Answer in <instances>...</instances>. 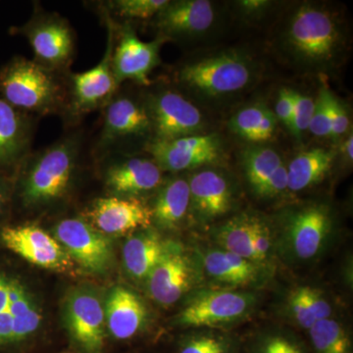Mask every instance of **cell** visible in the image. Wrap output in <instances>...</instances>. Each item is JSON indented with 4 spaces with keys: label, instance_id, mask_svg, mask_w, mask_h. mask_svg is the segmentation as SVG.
<instances>
[{
    "label": "cell",
    "instance_id": "1",
    "mask_svg": "<svg viewBox=\"0 0 353 353\" xmlns=\"http://www.w3.org/2000/svg\"><path fill=\"white\" fill-rule=\"evenodd\" d=\"M278 48L290 64L308 73H328L341 63L347 32L338 13L322 4L303 2L283 23Z\"/></svg>",
    "mask_w": 353,
    "mask_h": 353
},
{
    "label": "cell",
    "instance_id": "2",
    "mask_svg": "<svg viewBox=\"0 0 353 353\" xmlns=\"http://www.w3.org/2000/svg\"><path fill=\"white\" fill-rule=\"evenodd\" d=\"M255 75L252 58L240 50H226L183 65L178 78L197 97L218 99L246 90Z\"/></svg>",
    "mask_w": 353,
    "mask_h": 353
},
{
    "label": "cell",
    "instance_id": "3",
    "mask_svg": "<svg viewBox=\"0 0 353 353\" xmlns=\"http://www.w3.org/2000/svg\"><path fill=\"white\" fill-rule=\"evenodd\" d=\"M0 97L18 110L44 114L60 105L62 90L52 71L16 57L0 71Z\"/></svg>",
    "mask_w": 353,
    "mask_h": 353
},
{
    "label": "cell",
    "instance_id": "4",
    "mask_svg": "<svg viewBox=\"0 0 353 353\" xmlns=\"http://www.w3.org/2000/svg\"><path fill=\"white\" fill-rule=\"evenodd\" d=\"M79 155L78 139H64L39 152L32 160L22 183L26 206L39 205L66 194Z\"/></svg>",
    "mask_w": 353,
    "mask_h": 353
},
{
    "label": "cell",
    "instance_id": "5",
    "mask_svg": "<svg viewBox=\"0 0 353 353\" xmlns=\"http://www.w3.org/2000/svg\"><path fill=\"white\" fill-rule=\"evenodd\" d=\"M43 312L24 283L0 268V353L25 347L41 329Z\"/></svg>",
    "mask_w": 353,
    "mask_h": 353
},
{
    "label": "cell",
    "instance_id": "6",
    "mask_svg": "<svg viewBox=\"0 0 353 353\" xmlns=\"http://www.w3.org/2000/svg\"><path fill=\"white\" fill-rule=\"evenodd\" d=\"M334 231V215L326 204L311 202L285 211L281 220L280 248L290 259L309 261L319 256Z\"/></svg>",
    "mask_w": 353,
    "mask_h": 353
},
{
    "label": "cell",
    "instance_id": "7",
    "mask_svg": "<svg viewBox=\"0 0 353 353\" xmlns=\"http://www.w3.org/2000/svg\"><path fill=\"white\" fill-rule=\"evenodd\" d=\"M256 303L252 292L232 290H199L176 316L182 327L203 328L240 321Z\"/></svg>",
    "mask_w": 353,
    "mask_h": 353
},
{
    "label": "cell",
    "instance_id": "8",
    "mask_svg": "<svg viewBox=\"0 0 353 353\" xmlns=\"http://www.w3.org/2000/svg\"><path fill=\"white\" fill-rule=\"evenodd\" d=\"M64 322L79 353H104L106 339L105 312L94 290H72L64 303Z\"/></svg>",
    "mask_w": 353,
    "mask_h": 353
},
{
    "label": "cell",
    "instance_id": "9",
    "mask_svg": "<svg viewBox=\"0 0 353 353\" xmlns=\"http://www.w3.org/2000/svg\"><path fill=\"white\" fill-rule=\"evenodd\" d=\"M145 108L155 141L203 134L205 121L201 110L179 92L163 90L150 95Z\"/></svg>",
    "mask_w": 353,
    "mask_h": 353
},
{
    "label": "cell",
    "instance_id": "10",
    "mask_svg": "<svg viewBox=\"0 0 353 353\" xmlns=\"http://www.w3.org/2000/svg\"><path fill=\"white\" fill-rule=\"evenodd\" d=\"M162 171L181 172L211 166L220 161L224 150L215 134H199L170 141L152 139L146 146Z\"/></svg>",
    "mask_w": 353,
    "mask_h": 353
},
{
    "label": "cell",
    "instance_id": "11",
    "mask_svg": "<svg viewBox=\"0 0 353 353\" xmlns=\"http://www.w3.org/2000/svg\"><path fill=\"white\" fill-rule=\"evenodd\" d=\"M55 239L72 260L90 273L104 274L113 263V250L108 236L83 219H65L54 229Z\"/></svg>",
    "mask_w": 353,
    "mask_h": 353
},
{
    "label": "cell",
    "instance_id": "12",
    "mask_svg": "<svg viewBox=\"0 0 353 353\" xmlns=\"http://www.w3.org/2000/svg\"><path fill=\"white\" fill-rule=\"evenodd\" d=\"M0 241L29 263L44 269L67 271L73 260L57 239L37 225L6 226L0 230Z\"/></svg>",
    "mask_w": 353,
    "mask_h": 353
},
{
    "label": "cell",
    "instance_id": "13",
    "mask_svg": "<svg viewBox=\"0 0 353 353\" xmlns=\"http://www.w3.org/2000/svg\"><path fill=\"white\" fill-rule=\"evenodd\" d=\"M29 41L37 63L54 72L64 68L74 51V36L67 21L55 14L41 15L21 29Z\"/></svg>",
    "mask_w": 353,
    "mask_h": 353
},
{
    "label": "cell",
    "instance_id": "14",
    "mask_svg": "<svg viewBox=\"0 0 353 353\" xmlns=\"http://www.w3.org/2000/svg\"><path fill=\"white\" fill-rule=\"evenodd\" d=\"M217 7L208 0L169 1L154 17L160 37L169 39H201L218 22Z\"/></svg>",
    "mask_w": 353,
    "mask_h": 353
},
{
    "label": "cell",
    "instance_id": "15",
    "mask_svg": "<svg viewBox=\"0 0 353 353\" xmlns=\"http://www.w3.org/2000/svg\"><path fill=\"white\" fill-rule=\"evenodd\" d=\"M167 41L159 37L152 41H143L129 24L121 27L120 39L114 46L112 69L116 85L126 80L139 85L150 83V74L160 63V48Z\"/></svg>",
    "mask_w": 353,
    "mask_h": 353
},
{
    "label": "cell",
    "instance_id": "16",
    "mask_svg": "<svg viewBox=\"0 0 353 353\" xmlns=\"http://www.w3.org/2000/svg\"><path fill=\"white\" fill-rule=\"evenodd\" d=\"M87 222L104 236H121L148 229L152 225V211L138 199L102 197L92 202L85 212Z\"/></svg>",
    "mask_w": 353,
    "mask_h": 353
},
{
    "label": "cell",
    "instance_id": "17",
    "mask_svg": "<svg viewBox=\"0 0 353 353\" xmlns=\"http://www.w3.org/2000/svg\"><path fill=\"white\" fill-rule=\"evenodd\" d=\"M146 279L153 301L170 306L192 289L196 277L192 262L182 248L167 243L161 259Z\"/></svg>",
    "mask_w": 353,
    "mask_h": 353
},
{
    "label": "cell",
    "instance_id": "18",
    "mask_svg": "<svg viewBox=\"0 0 353 353\" xmlns=\"http://www.w3.org/2000/svg\"><path fill=\"white\" fill-rule=\"evenodd\" d=\"M108 20V46L103 57L94 68L72 76V108L79 115L104 104L118 88L112 69L115 27L109 18Z\"/></svg>",
    "mask_w": 353,
    "mask_h": 353
},
{
    "label": "cell",
    "instance_id": "19",
    "mask_svg": "<svg viewBox=\"0 0 353 353\" xmlns=\"http://www.w3.org/2000/svg\"><path fill=\"white\" fill-rule=\"evenodd\" d=\"M190 213L201 224H208L233 209L234 192L224 174L208 168L190 176Z\"/></svg>",
    "mask_w": 353,
    "mask_h": 353
},
{
    "label": "cell",
    "instance_id": "20",
    "mask_svg": "<svg viewBox=\"0 0 353 353\" xmlns=\"http://www.w3.org/2000/svg\"><path fill=\"white\" fill-rule=\"evenodd\" d=\"M106 329L116 341H128L141 333L148 319V309L138 294L125 287L109 292L105 307Z\"/></svg>",
    "mask_w": 353,
    "mask_h": 353
},
{
    "label": "cell",
    "instance_id": "21",
    "mask_svg": "<svg viewBox=\"0 0 353 353\" xmlns=\"http://www.w3.org/2000/svg\"><path fill=\"white\" fill-rule=\"evenodd\" d=\"M201 257L204 272L216 284L250 287L263 283L268 273V266L243 259L222 248L208 250Z\"/></svg>",
    "mask_w": 353,
    "mask_h": 353
},
{
    "label": "cell",
    "instance_id": "22",
    "mask_svg": "<svg viewBox=\"0 0 353 353\" xmlns=\"http://www.w3.org/2000/svg\"><path fill=\"white\" fill-rule=\"evenodd\" d=\"M161 182V169L148 158H130L112 165L106 173V185L119 197L137 199L157 189Z\"/></svg>",
    "mask_w": 353,
    "mask_h": 353
},
{
    "label": "cell",
    "instance_id": "23",
    "mask_svg": "<svg viewBox=\"0 0 353 353\" xmlns=\"http://www.w3.org/2000/svg\"><path fill=\"white\" fill-rule=\"evenodd\" d=\"M152 131L150 120L145 106L128 97H119L109 102L104 117L101 141L108 145L116 139L139 136Z\"/></svg>",
    "mask_w": 353,
    "mask_h": 353
},
{
    "label": "cell",
    "instance_id": "24",
    "mask_svg": "<svg viewBox=\"0 0 353 353\" xmlns=\"http://www.w3.org/2000/svg\"><path fill=\"white\" fill-rule=\"evenodd\" d=\"M27 118L0 97V167H10L26 154L30 143Z\"/></svg>",
    "mask_w": 353,
    "mask_h": 353
},
{
    "label": "cell",
    "instance_id": "25",
    "mask_svg": "<svg viewBox=\"0 0 353 353\" xmlns=\"http://www.w3.org/2000/svg\"><path fill=\"white\" fill-rule=\"evenodd\" d=\"M166 245L159 234L150 228L128 239L123 246V261L129 275L138 280L148 278L161 259Z\"/></svg>",
    "mask_w": 353,
    "mask_h": 353
},
{
    "label": "cell",
    "instance_id": "26",
    "mask_svg": "<svg viewBox=\"0 0 353 353\" xmlns=\"http://www.w3.org/2000/svg\"><path fill=\"white\" fill-rule=\"evenodd\" d=\"M338 153L326 148H312L297 154L287 166L288 190L301 192L321 182L331 170Z\"/></svg>",
    "mask_w": 353,
    "mask_h": 353
},
{
    "label": "cell",
    "instance_id": "27",
    "mask_svg": "<svg viewBox=\"0 0 353 353\" xmlns=\"http://www.w3.org/2000/svg\"><path fill=\"white\" fill-rule=\"evenodd\" d=\"M152 221L160 229L173 230L182 224L190 212L189 182L176 178L166 183L152 208Z\"/></svg>",
    "mask_w": 353,
    "mask_h": 353
},
{
    "label": "cell",
    "instance_id": "28",
    "mask_svg": "<svg viewBox=\"0 0 353 353\" xmlns=\"http://www.w3.org/2000/svg\"><path fill=\"white\" fill-rule=\"evenodd\" d=\"M288 311L292 319L305 330L333 315V307L324 292L309 285L292 290L288 297Z\"/></svg>",
    "mask_w": 353,
    "mask_h": 353
},
{
    "label": "cell",
    "instance_id": "29",
    "mask_svg": "<svg viewBox=\"0 0 353 353\" xmlns=\"http://www.w3.org/2000/svg\"><path fill=\"white\" fill-rule=\"evenodd\" d=\"M255 217V213L243 212L227 220L213 232L216 243L222 250L256 262L252 250Z\"/></svg>",
    "mask_w": 353,
    "mask_h": 353
},
{
    "label": "cell",
    "instance_id": "30",
    "mask_svg": "<svg viewBox=\"0 0 353 353\" xmlns=\"http://www.w3.org/2000/svg\"><path fill=\"white\" fill-rule=\"evenodd\" d=\"M285 164L276 150L264 146H252L243 152V167L246 180L256 196L265 183Z\"/></svg>",
    "mask_w": 353,
    "mask_h": 353
},
{
    "label": "cell",
    "instance_id": "31",
    "mask_svg": "<svg viewBox=\"0 0 353 353\" xmlns=\"http://www.w3.org/2000/svg\"><path fill=\"white\" fill-rule=\"evenodd\" d=\"M308 331L316 353H352L350 334L338 320L323 319Z\"/></svg>",
    "mask_w": 353,
    "mask_h": 353
},
{
    "label": "cell",
    "instance_id": "32",
    "mask_svg": "<svg viewBox=\"0 0 353 353\" xmlns=\"http://www.w3.org/2000/svg\"><path fill=\"white\" fill-rule=\"evenodd\" d=\"M267 110L268 108L260 103L241 108L230 120V129L236 136L257 143L260 127Z\"/></svg>",
    "mask_w": 353,
    "mask_h": 353
},
{
    "label": "cell",
    "instance_id": "33",
    "mask_svg": "<svg viewBox=\"0 0 353 353\" xmlns=\"http://www.w3.org/2000/svg\"><path fill=\"white\" fill-rule=\"evenodd\" d=\"M168 0H117L110 2L114 12L129 19L154 18L168 3Z\"/></svg>",
    "mask_w": 353,
    "mask_h": 353
},
{
    "label": "cell",
    "instance_id": "34",
    "mask_svg": "<svg viewBox=\"0 0 353 353\" xmlns=\"http://www.w3.org/2000/svg\"><path fill=\"white\" fill-rule=\"evenodd\" d=\"M332 92L327 87L320 90L314 101L312 117L308 131L317 138L331 139V118H330V97Z\"/></svg>",
    "mask_w": 353,
    "mask_h": 353
},
{
    "label": "cell",
    "instance_id": "35",
    "mask_svg": "<svg viewBox=\"0 0 353 353\" xmlns=\"http://www.w3.org/2000/svg\"><path fill=\"white\" fill-rule=\"evenodd\" d=\"M292 97L294 111L289 130L292 132V136L301 139L304 132L308 131L309 123L314 109V99L296 90L292 92Z\"/></svg>",
    "mask_w": 353,
    "mask_h": 353
},
{
    "label": "cell",
    "instance_id": "36",
    "mask_svg": "<svg viewBox=\"0 0 353 353\" xmlns=\"http://www.w3.org/2000/svg\"><path fill=\"white\" fill-rule=\"evenodd\" d=\"M230 350L226 339L216 334H202L183 341L179 353H230Z\"/></svg>",
    "mask_w": 353,
    "mask_h": 353
},
{
    "label": "cell",
    "instance_id": "37",
    "mask_svg": "<svg viewBox=\"0 0 353 353\" xmlns=\"http://www.w3.org/2000/svg\"><path fill=\"white\" fill-rule=\"evenodd\" d=\"M330 118H331V139L338 141L347 136L350 126L347 108L333 92L330 97Z\"/></svg>",
    "mask_w": 353,
    "mask_h": 353
},
{
    "label": "cell",
    "instance_id": "38",
    "mask_svg": "<svg viewBox=\"0 0 353 353\" xmlns=\"http://www.w3.org/2000/svg\"><path fill=\"white\" fill-rule=\"evenodd\" d=\"M236 11L245 20L261 19L270 12L271 9L277 4V2L269 0H241L234 2Z\"/></svg>",
    "mask_w": 353,
    "mask_h": 353
},
{
    "label": "cell",
    "instance_id": "39",
    "mask_svg": "<svg viewBox=\"0 0 353 353\" xmlns=\"http://www.w3.org/2000/svg\"><path fill=\"white\" fill-rule=\"evenodd\" d=\"M259 353H303L301 347L292 339L283 334L266 336L259 347Z\"/></svg>",
    "mask_w": 353,
    "mask_h": 353
},
{
    "label": "cell",
    "instance_id": "40",
    "mask_svg": "<svg viewBox=\"0 0 353 353\" xmlns=\"http://www.w3.org/2000/svg\"><path fill=\"white\" fill-rule=\"evenodd\" d=\"M288 190L287 165L283 164L273 176L265 183L259 196L263 199H273L284 194Z\"/></svg>",
    "mask_w": 353,
    "mask_h": 353
},
{
    "label": "cell",
    "instance_id": "41",
    "mask_svg": "<svg viewBox=\"0 0 353 353\" xmlns=\"http://www.w3.org/2000/svg\"><path fill=\"white\" fill-rule=\"evenodd\" d=\"M292 92H294V90H290V88H282L279 92L275 104V111H273L277 120L283 123L288 129H290L292 111H294Z\"/></svg>",
    "mask_w": 353,
    "mask_h": 353
},
{
    "label": "cell",
    "instance_id": "42",
    "mask_svg": "<svg viewBox=\"0 0 353 353\" xmlns=\"http://www.w3.org/2000/svg\"><path fill=\"white\" fill-rule=\"evenodd\" d=\"M352 145H353V136L352 131L347 132L345 139H343V143H341V157H343V160L347 163H352Z\"/></svg>",
    "mask_w": 353,
    "mask_h": 353
},
{
    "label": "cell",
    "instance_id": "43",
    "mask_svg": "<svg viewBox=\"0 0 353 353\" xmlns=\"http://www.w3.org/2000/svg\"><path fill=\"white\" fill-rule=\"evenodd\" d=\"M9 201L8 188L6 180L0 176V218L6 213Z\"/></svg>",
    "mask_w": 353,
    "mask_h": 353
},
{
    "label": "cell",
    "instance_id": "44",
    "mask_svg": "<svg viewBox=\"0 0 353 353\" xmlns=\"http://www.w3.org/2000/svg\"><path fill=\"white\" fill-rule=\"evenodd\" d=\"M64 353H67V352H64Z\"/></svg>",
    "mask_w": 353,
    "mask_h": 353
}]
</instances>
